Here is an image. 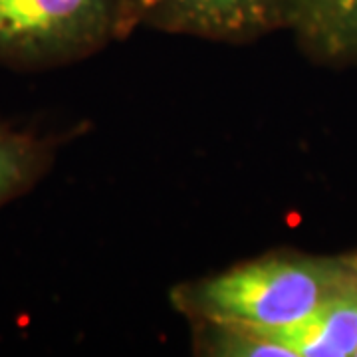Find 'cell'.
I'll list each match as a JSON object with an SVG mask.
<instances>
[{
	"mask_svg": "<svg viewBox=\"0 0 357 357\" xmlns=\"http://www.w3.org/2000/svg\"><path fill=\"white\" fill-rule=\"evenodd\" d=\"M357 278V258L268 255L177 286L171 300L195 324L274 332L316 312Z\"/></svg>",
	"mask_w": 357,
	"mask_h": 357,
	"instance_id": "1",
	"label": "cell"
},
{
	"mask_svg": "<svg viewBox=\"0 0 357 357\" xmlns=\"http://www.w3.org/2000/svg\"><path fill=\"white\" fill-rule=\"evenodd\" d=\"M356 356H357V351H356Z\"/></svg>",
	"mask_w": 357,
	"mask_h": 357,
	"instance_id": "7",
	"label": "cell"
},
{
	"mask_svg": "<svg viewBox=\"0 0 357 357\" xmlns=\"http://www.w3.org/2000/svg\"><path fill=\"white\" fill-rule=\"evenodd\" d=\"M58 141L0 119V206L22 197L50 171Z\"/></svg>",
	"mask_w": 357,
	"mask_h": 357,
	"instance_id": "6",
	"label": "cell"
},
{
	"mask_svg": "<svg viewBox=\"0 0 357 357\" xmlns=\"http://www.w3.org/2000/svg\"><path fill=\"white\" fill-rule=\"evenodd\" d=\"M286 26L316 52L357 54V0H290Z\"/></svg>",
	"mask_w": 357,
	"mask_h": 357,
	"instance_id": "5",
	"label": "cell"
},
{
	"mask_svg": "<svg viewBox=\"0 0 357 357\" xmlns=\"http://www.w3.org/2000/svg\"><path fill=\"white\" fill-rule=\"evenodd\" d=\"M290 0H123L117 36L145 26L171 34L244 42L288 20Z\"/></svg>",
	"mask_w": 357,
	"mask_h": 357,
	"instance_id": "3",
	"label": "cell"
},
{
	"mask_svg": "<svg viewBox=\"0 0 357 357\" xmlns=\"http://www.w3.org/2000/svg\"><path fill=\"white\" fill-rule=\"evenodd\" d=\"M123 0H0V64L40 72L74 64L117 36Z\"/></svg>",
	"mask_w": 357,
	"mask_h": 357,
	"instance_id": "2",
	"label": "cell"
},
{
	"mask_svg": "<svg viewBox=\"0 0 357 357\" xmlns=\"http://www.w3.org/2000/svg\"><path fill=\"white\" fill-rule=\"evenodd\" d=\"M258 333L280 345L288 357L356 356L357 278L330 296L302 321L274 332Z\"/></svg>",
	"mask_w": 357,
	"mask_h": 357,
	"instance_id": "4",
	"label": "cell"
}]
</instances>
